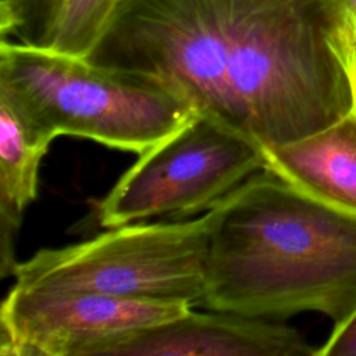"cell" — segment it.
I'll return each instance as SVG.
<instances>
[{
  "label": "cell",
  "mask_w": 356,
  "mask_h": 356,
  "mask_svg": "<svg viewBox=\"0 0 356 356\" xmlns=\"http://www.w3.org/2000/svg\"><path fill=\"white\" fill-rule=\"evenodd\" d=\"M53 140L38 132L15 100L0 89V277L17 266L15 238L38 195L40 161Z\"/></svg>",
  "instance_id": "9c48e42d"
},
{
  "label": "cell",
  "mask_w": 356,
  "mask_h": 356,
  "mask_svg": "<svg viewBox=\"0 0 356 356\" xmlns=\"http://www.w3.org/2000/svg\"><path fill=\"white\" fill-rule=\"evenodd\" d=\"M316 356H356V312L338 325H332L327 341L316 349Z\"/></svg>",
  "instance_id": "7c38bea8"
},
{
  "label": "cell",
  "mask_w": 356,
  "mask_h": 356,
  "mask_svg": "<svg viewBox=\"0 0 356 356\" xmlns=\"http://www.w3.org/2000/svg\"><path fill=\"white\" fill-rule=\"evenodd\" d=\"M0 89L50 140L78 136L138 154L196 114L147 75L7 39L0 44Z\"/></svg>",
  "instance_id": "3957f363"
},
{
  "label": "cell",
  "mask_w": 356,
  "mask_h": 356,
  "mask_svg": "<svg viewBox=\"0 0 356 356\" xmlns=\"http://www.w3.org/2000/svg\"><path fill=\"white\" fill-rule=\"evenodd\" d=\"M346 4V10L349 14V19L352 24V29H353V36L356 40V0H345Z\"/></svg>",
  "instance_id": "5bb4252c"
},
{
  "label": "cell",
  "mask_w": 356,
  "mask_h": 356,
  "mask_svg": "<svg viewBox=\"0 0 356 356\" xmlns=\"http://www.w3.org/2000/svg\"><path fill=\"white\" fill-rule=\"evenodd\" d=\"M197 307L282 320L356 312V217L263 170L218 203Z\"/></svg>",
  "instance_id": "7a4b0ae2"
},
{
  "label": "cell",
  "mask_w": 356,
  "mask_h": 356,
  "mask_svg": "<svg viewBox=\"0 0 356 356\" xmlns=\"http://www.w3.org/2000/svg\"><path fill=\"white\" fill-rule=\"evenodd\" d=\"M350 76H352V85H353V93H355V114H356V40L353 42V49L350 56Z\"/></svg>",
  "instance_id": "4fadbf2b"
},
{
  "label": "cell",
  "mask_w": 356,
  "mask_h": 356,
  "mask_svg": "<svg viewBox=\"0 0 356 356\" xmlns=\"http://www.w3.org/2000/svg\"><path fill=\"white\" fill-rule=\"evenodd\" d=\"M186 303L13 285L0 306L1 356H93L103 343L172 320Z\"/></svg>",
  "instance_id": "8992f818"
},
{
  "label": "cell",
  "mask_w": 356,
  "mask_h": 356,
  "mask_svg": "<svg viewBox=\"0 0 356 356\" xmlns=\"http://www.w3.org/2000/svg\"><path fill=\"white\" fill-rule=\"evenodd\" d=\"M122 0H49L22 43L89 57Z\"/></svg>",
  "instance_id": "30bf717a"
},
{
  "label": "cell",
  "mask_w": 356,
  "mask_h": 356,
  "mask_svg": "<svg viewBox=\"0 0 356 356\" xmlns=\"http://www.w3.org/2000/svg\"><path fill=\"white\" fill-rule=\"evenodd\" d=\"M192 309L108 341L93 356H316V348L288 324L232 312L197 313Z\"/></svg>",
  "instance_id": "52a82bcc"
},
{
  "label": "cell",
  "mask_w": 356,
  "mask_h": 356,
  "mask_svg": "<svg viewBox=\"0 0 356 356\" xmlns=\"http://www.w3.org/2000/svg\"><path fill=\"white\" fill-rule=\"evenodd\" d=\"M47 3H49V0H47ZM46 6H47V4H46ZM44 8H46V7H44ZM43 11H44V10H43Z\"/></svg>",
  "instance_id": "9a60e30c"
},
{
  "label": "cell",
  "mask_w": 356,
  "mask_h": 356,
  "mask_svg": "<svg viewBox=\"0 0 356 356\" xmlns=\"http://www.w3.org/2000/svg\"><path fill=\"white\" fill-rule=\"evenodd\" d=\"M266 170L356 217V114L291 143L263 147Z\"/></svg>",
  "instance_id": "ba28073f"
},
{
  "label": "cell",
  "mask_w": 356,
  "mask_h": 356,
  "mask_svg": "<svg viewBox=\"0 0 356 356\" xmlns=\"http://www.w3.org/2000/svg\"><path fill=\"white\" fill-rule=\"evenodd\" d=\"M47 0H0L1 39L17 36L21 40L29 33L42 15Z\"/></svg>",
  "instance_id": "8fae6325"
},
{
  "label": "cell",
  "mask_w": 356,
  "mask_h": 356,
  "mask_svg": "<svg viewBox=\"0 0 356 356\" xmlns=\"http://www.w3.org/2000/svg\"><path fill=\"white\" fill-rule=\"evenodd\" d=\"M266 170L263 146L197 113L127 170L97 204L100 227L210 210Z\"/></svg>",
  "instance_id": "5b68a950"
},
{
  "label": "cell",
  "mask_w": 356,
  "mask_h": 356,
  "mask_svg": "<svg viewBox=\"0 0 356 356\" xmlns=\"http://www.w3.org/2000/svg\"><path fill=\"white\" fill-rule=\"evenodd\" d=\"M353 42L345 0H122L88 58L274 147L355 111Z\"/></svg>",
  "instance_id": "6da1fadb"
},
{
  "label": "cell",
  "mask_w": 356,
  "mask_h": 356,
  "mask_svg": "<svg viewBox=\"0 0 356 356\" xmlns=\"http://www.w3.org/2000/svg\"><path fill=\"white\" fill-rule=\"evenodd\" d=\"M217 213L218 204L193 220L129 222L74 245L40 249L17 263L14 284L197 307Z\"/></svg>",
  "instance_id": "277c9868"
}]
</instances>
